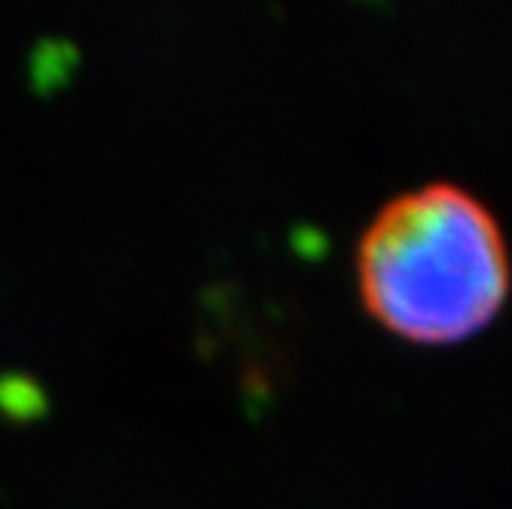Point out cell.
<instances>
[{
    "instance_id": "cell-2",
    "label": "cell",
    "mask_w": 512,
    "mask_h": 509,
    "mask_svg": "<svg viewBox=\"0 0 512 509\" xmlns=\"http://www.w3.org/2000/svg\"><path fill=\"white\" fill-rule=\"evenodd\" d=\"M77 68V50L65 40H43L31 53V86L37 92H56L74 77Z\"/></svg>"
},
{
    "instance_id": "cell-1",
    "label": "cell",
    "mask_w": 512,
    "mask_h": 509,
    "mask_svg": "<svg viewBox=\"0 0 512 509\" xmlns=\"http://www.w3.org/2000/svg\"><path fill=\"white\" fill-rule=\"evenodd\" d=\"M509 249L497 218L457 184L390 200L365 227L356 283L368 316L408 344H460L509 298Z\"/></svg>"
}]
</instances>
